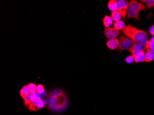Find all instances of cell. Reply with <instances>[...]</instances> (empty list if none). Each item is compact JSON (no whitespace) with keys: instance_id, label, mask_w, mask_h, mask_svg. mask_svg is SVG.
<instances>
[{"instance_id":"12","label":"cell","mask_w":154,"mask_h":115,"mask_svg":"<svg viewBox=\"0 0 154 115\" xmlns=\"http://www.w3.org/2000/svg\"><path fill=\"white\" fill-rule=\"evenodd\" d=\"M108 8L110 11L114 12L117 10V3L116 1L111 0L109 2L108 5Z\"/></svg>"},{"instance_id":"18","label":"cell","mask_w":154,"mask_h":115,"mask_svg":"<svg viewBox=\"0 0 154 115\" xmlns=\"http://www.w3.org/2000/svg\"><path fill=\"white\" fill-rule=\"evenodd\" d=\"M28 86L30 90V93H35L37 92V86L35 84L31 83L28 84Z\"/></svg>"},{"instance_id":"15","label":"cell","mask_w":154,"mask_h":115,"mask_svg":"<svg viewBox=\"0 0 154 115\" xmlns=\"http://www.w3.org/2000/svg\"><path fill=\"white\" fill-rule=\"evenodd\" d=\"M154 60V54L146 51L144 52V62H150Z\"/></svg>"},{"instance_id":"24","label":"cell","mask_w":154,"mask_h":115,"mask_svg":"<svg viewBox=\"0 0 154 115\" xmlns=\"http://www.w3.org/2000/svg\"><path fill=\"white\" fill-rule=\"evenodd\" d=\"M125 60L128 64H131L134 62V59L132 56H128L125 58Z\"/></svg>"},{"instance_id":"26","label":"cell","mask_w":154,"mask_h":115,"mask_svg":"<svg viewBox=\"0 0 154 115\" xmlns=\"http://www.w3.org/2000/svg\"><path fill=\"white\" fill-rule=\"evenodd\" d=\"M149 41H151V42H152L153 44H154V37H152V38L150 39Z\"/></svg>"},{"instance_id":"2","label":"cell","mask_w":154,"mask_h":115,"mask_svg":"<svg viewBox=\"0 0 154 115\" xmlns=\"http://www.w3.org/2000/svg\"><path fill=\"white\" fill-rule=\"evenodd\" d=\"M147 10V7L143 2H138L136 0H132L129 2L127 18L128 19L134 18L137 20H140L139 13L142 10Z\"/></svg>"},{"instance_id":"17","label":"cell","mask_w":154,"mask_h":115,"mask_svg":"<svg viewBox=\"0 0 154 115\" xmlns=\"http://www.w3.org/2000/svg\"><path fill=\"white\" fill-rule=\"evenodd\" d=\"M130 52L134 59L140 56L143 53H144V51H140V50H134V51H131Z\"/></svg>"},{"instance_id":"13","label":"cell","mask_w":154,"mask_h":115,"mask_svg":"<svg viewBox=\"0 0 154 115\" xmlns=\"http://www.w3.org/2000/svg\"><path fill=\"white\" fill-rule=\"evenodd\" d=\"M113 20L112 19L111 17L108 15H106L105 16L103 20V23L104 25L105 26L106 28H109L112 24Z\"/></svg>"},{"instance_id":"20","label":"cell","mask_w":154,"mask_h":115,"mask_svg":"<svg viewBox=\"0 0 154 115\" xmlns=\"http://www.w3.org/2000/svg\"><path fill=\"white\" fill-rule=\"evenodd\" d=\"M34 101V100L31 96V93L25 99H24V104H25V105H29V104H31Z\"/></svg>"},{"instance_id":"19","label":"cell","mask_w":154,"mask_h":115,"mask_svg":"<svg viewBox=\"0 0 154 115\" xmlns=\"http://www.w3.org/2000/svg\"><path fill=\"white\" fill-rule=\"evenodd\" d=\"M28 109L30 110H32V111H35L37 112L38 110L39 109H40V108H39L38 106L34 102L28 105Z\"/></svg>"},{"instance_id":"3","label":"cell","mask_w":154,"mask_h":115,"mask_svg":"<svg viewBox=\"0 0 154 115\" xmlns=\"http://www.w3.org/2000/svg\"><path fill=\"white\" fill-rule=\"evenodd\" d=\"M67 103L68 99L65 93L58 97H48L47 101L48 108L52 110L66 108Z\"/></svg>"},{"instance_id":"1","label":"cell","mask_w":154,"mask_h":115,"mask_svg":"<svg viewBox=\"0 0 154 115\" xmlns=\"http://www.w3.org/2000/svg\"><path fill=\"white\" fill-rule=\"evenodd\" d=\"M122 33L135 42L140 43L144 46L149 39L148 34L145 31L139 30L130 24H128L124 30H123Z\"/></svg>"},{"instance_id":"5","label":"cell","mask_w":154,"mask_h":115,"mask_svg":"<svg viewBox=\"0 0 154 115\" xmlns=\"http://www.w3.org/2000/svg\"><path fill=\"white\" fill-rule=\"evenodd\" d=\"M117 11L122 14L123 20L126 19L128 10L129 2L125 0H117Z\"/></svg>"},{"instance_id":"6","label":"cell","mask_w":154,"mask_h":115,"mask_svg":"<svg viewBox=\"0 0 154 115\" xmlns=\"http://www.w3.org/2000/svg\"><path fill=\"white\" fill-rule=\"evenodd\" d=\"M105 36L109 39L116 38L120 35V32L115 28H106L104 30Z\"/></svg>"},{"instance_id":"10","label":"cell","mask_w":154,"mask_h":115,"mask_svg":"<svg viewBox=\"0 0 154 115\" xmlns=\"http://www.w3.org/2000/svg\"><path fill=\"white\" fill-rule=\"evenodd\" d=\"M145 49V46L140 43L135 42L132 47L130 49L129 51H134V50H140L144 52Z\"/></svg>"},{"instance_id":"7","label":"cell","mask_w":154,"mask_h":115,"mask_svg":"<svg viewBox=\"0 0 154 115\" xmlns=\"http://www.w3.org/2000/svg\"><path fill=\"white\" fill-rule=\"evenodd\" d=\"M119 41L116 38L109 39L106 43L107 47L111 50L117 49L119 45Z\"/></svg>"},{"instance_id":"21","label":"cell","mask_w":154,"mask_h":115,"mask_svg":"<svg viewBox=\"0 0 154 115\" xmlns=\"http://www.w3.org/2000/svg\"><path fill=\"white\" fill-rule=\"evenodd\" d=\"M140 1L145 3L147 5V8L149 10L151 9L152 7L154 6V0H141Z\"/></svg>"},{"instance_id":"9","label":"cell","mask_w":154,"mask_h":115,"mask_svg":"<svg viewBox=\"0 0 154 115\" xmlns=\"http://www.w3.org/2000/svg\"><path fill=\"white\" fill-rule=\"evenodd\" d=\"M114 27L116 29L119 31L124 30L126 27V26L124 21L119 20L114 23Z\"/></svg>"},{"instance_id":"4","label":"cell","mask_w":154,"mask_h":115,"mask_svg":"<svg viewBox=\"0 0 154 115\" xmlns=\"http://www.w3.org/2000/svg\"><path fill=\"white\" fill-rule=\"evenodd\" d=\"M120 38L119 45L117 48V50L120 51H122L125 50H129L135 42L129 38H127L123 35H121Z\"/></svg>"},{"instance_id":"22","label":"cell","mask_w":154,"mask_h":115,"mask_svg":"<svg viewBox=\"0 0 154 115\" xmlns=\"http://www.w3.org/2000/svg\"><path fill=\"white\" fill-rule=\"evenodd\" d=\"M45 92V87L42 84H39L37 86V92L39 93L40 95L43 94Z\"/></svg>"},{"instance_id":"25","label":"cell","mask_w":154,"mask_h":115,"mask_svg":"<svg viewBox=\"0 0 154 115\" xmlns=\"http://www.w3.org/2000/svg\"><path fill=\"white\" fill-rule=\"evenodd\" d=\"M149 32L152 36L154 37V25H152L149 28Z\"/></svg>"},{"instance_id":"23","label":"cell","mask_w":154,"mask_h":115,"mask_svg":"<svg viewBox=\"0 0 154 115\" xmlns=\"http://www.w3.org/2000/svg\"><path fill=\"white\" fill-rule=\"evenodd\" d=\"M134 60L136 63L144 62V53H143L140 56L134 59Z\"/></svg>"},{"instance_id":"8","label":"cell","mask_w":154,"mask_h":115,"mask_svg":"<svg viewBox=\"0 0 154 115\" xmlns=\"http://www.w3.org/2000/svg\"><path fill=\"white\" fill-rule=\"evenodd\" d=\"M30 95V92L28 85L24 86V87L21 89L20 91V95L23 99H25L26 97Z\"/></svg>"},{"instance_id":"11","label":"cell","mask_w":154,"mask_h":115,"mask_svg":"<svg viewBox=\"0 0 154 115\" xmlns=\"http://www.w3.org/2000/svg\"><path fill=\"white\" fill-rule=\"evenodd\" d=\"M65 92H64L62 90L59 89H55L54 90L51 92H50L48 94V97H58L59 96L64 94Z\"/></svg>"},{"instance_id":"14","label":"cell","mask_w":154,"mask_h":115,"mask_svg":"<svg viewBox=\"0 0 154 115\" xmlns=\"http://www.w3.org/2000/svg\"><path fill=\"white\" fill-rule=\"evenodd\" d=\"M122 14L120 12L116 11H114L112 12L111 14V18L114 21H118L121 20V18H122Z\"/></svg>"},{"instance_id":"16","label":"cell","mask_w":154,"mask_h":115,"mask_svg":"<svg viewBox=\"0 0 154 115\" xmlns=\"http://www.w3.org/2000/svg\"><path fill=\"white\" fill-rule=\"evenodd\" d=\"M145 47V49L147 50V51L154 54V44L152 42L148 41L146 42Z\"/></svg>"}]
</instances>
